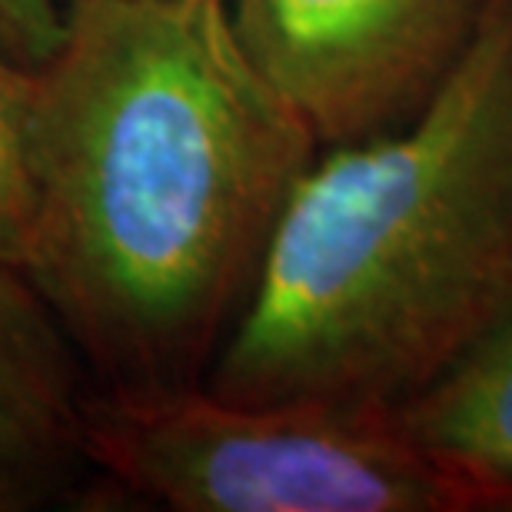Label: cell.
Here are the masks:
<instances>
[{
    "label": "cell",
    "mask_w": 512,
    "mask_h": 512,
    "mask_svg": "<svg viewBox=\"0 0 512 512\" xmlns=\"http://www.w3.org/2000/svg\"><path fill=\"white\" fill-rule=\"evenodd\" d=\"M37 70L0 50V263L20 266L34 223Z\"/></svg>",
    "instance_id": "cell-7"
},
{
    "label": "cell",
    "mask_w": 512,
    "mask_h": 512,
    "mask_svg": "<svg viewBox=\"0 0 512 512\" xmlns=\"http://www.w3.org/2000/svg\"><path fill=\"white\" fill-rule=\"evenodd\" d=\"M220 4H227V0H220Z\"/></svg>",
    "instance_id": "cell-9"
},
{
    "label": "cell",
    "mask_w": 512,
    "mask_h": 512,
    "mask_svg": "<svg viewBox=\"0 0 512 512\" xmlns=\"http://www.w3.org/2000/svg\"><path fill=\"white\" fill-rule=\"evenodd\" d=\"M509 313L512 0H489L423 114L316 153L203 386L393 413Z\"/></svg>",
    "instance_id": "cell-2"
},
{
    "label": "cell",
    "mask_w": 512,
    "mask_h": 512,
    "mask_svg": "<svg viewBox=\"0 0 512 512\" xmlns=\"http://www.w3.org/2000/svg\"><path fill=\"white\" fill-rule=\"evenodd\" d=\"M87 449L110 496L173 512H512V483L449 463L386 409L94 389Z\"/></svg>",
    "instance_id": "cell-3"
},
{
    "label": "cell",
    "mask_w": 512,
    "mask_h": 512,
    "mask_svg": "<svg viewBox=\"0 0 512 512\" xmlns=\"http://www.w3.org/2000/svg\"><path fill=\"white\" fill-rule=\"evenodd\" d=\"M64 40V0H0V50L40 70Z\"/></svg>",
    "instance_id": "cell-8"
},
{
    "label": "cell",
    "mask_w": 512,
    "mask_h": 512,
    "mask_svg": "<svg viewBox=\"0 0 512 512\" xmlns=\"http://www.w3.org/2000/svg\"><path fill=\"white\" fill-rule=\"evenodd\" d=\"M393 413L449 463L512 483V313Z\"/></svg>",
    "instance_id": "cell-6"
},
{
    "label": "cell",
    "mask_w": 512,
    "mask_h": 512,
    "mask_svg": "<svg viewBox=\"0 0 512 512\" xmlns=\"http://www.w3.org/2000/svg\"><path fill=\"white\" fill-rule=\"evenodd\" d=\"M84 360L20 266L0 263V512L107 496L87 449Z\"/></svg>",
    "instance_id": "cell-5"
},
{
    "label": "cell",
    "mask_w": 512,
    "mask_h": 512,
    "mask_svg": "<svg viewBox=\"0 0 512 512\" xmlns=\"http://www.w3.org/2000/svg\"><path fill=\"white\" fill-rule=\"evenodd\" d=\"M220 0H64L20 270L100 393L207 383L320 153Z\"/></svg>",
    "instance_id": "cell-1"
},
{
    "label": "cell",
    "mask_w": 512,
    "mask_h": 512,
    "mask_svg": "<svg viewBox=\"0 0 512 512\" xmlns=\"http://www.w3.org/2000/svg\"><path fill=\"white\" fill-rule=\"evenodd\" d=\"M489 0H233L253 67L316 133L350 147L406 127L463 64Z\"/></svg>",
    "instance_id": "cell-4"
}]
</instances>
